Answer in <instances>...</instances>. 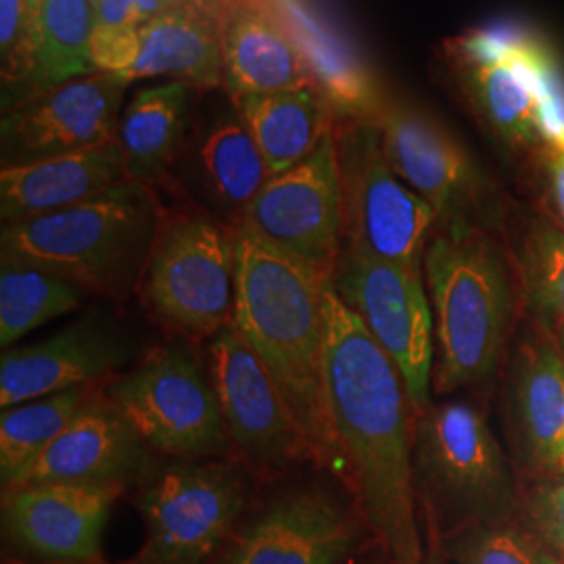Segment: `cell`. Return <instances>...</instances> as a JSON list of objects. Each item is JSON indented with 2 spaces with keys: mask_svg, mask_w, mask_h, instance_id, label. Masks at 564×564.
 Listing matches in <instances>:
<instances>
[{
  "mask_svg": "<svg viewBox=\"0 0 564 564\" xmlns=\"http://www.w3.org/2000/svg\"><path fill=\"white\" fill-rule=\"evenodd\" d=\"M326 393L351 491L393 564H423L412 479L416 412L402 375L360 318L326 291Z\"/></svg>",
  "mask_w": 564,
  "mask_h": 564,
  "instance_id": "1",
  "label": "cell"
},
{
  "mask_svg": "<svg viewBox=\"0 0 564 564\" xmlns=\"http://www.w3.org/2000/svg\"><path fill=\"white\" fill-rule=\"evenodd\" d=\"M232 239V324L279 384L318 466L345 485L326 393L330 274L265 241L249 224H235Z\"/></svg>",
  "mask_w": 564,
  "mask_h": 564,
  "instance_id": "2",
  "label": "cell"
},
{
  "mask_svg": "<svg viewBox=\"0 0 564 564\" xmlns=\"http://www.w3.org/2000/svg\"><path fill=\"white\" fill-rule=\"evenodd\" d=\"M163 214L155 188L121 182L67 209L2 224L0 258L36 265L86 295L121 305L137 295Z\"/></svg>",
  "mask_w": 564,
  "mask_h": 564,
  "instance_id": "3",
  "label": "cell"
},
{
  "mask_svg": "<svg viewBox=\"0 0 564 564\" xmlns=\"http://www.w3.org/2000/svg\"><path fill=\"white\" fill-rule=\"evenodd\" d=\"M423 272L435 324V393L487 383L505 356L512 314L510 270L496 232L437 230Z\"/></svg>",
  "mask_w": 564,
  "mask_h": 564,
  "instance_id": "4",
  "label": "cell"
},
{
  "mask_svg": "<svg viewBox=\"0 0 564 564\" xmlns=\"http://www.w3.org/2000/svg\"><path fill=\"white\" fill-rule=\"evenodd\" d=\"M464 101L508 151H564V74L554 51L517 25H489L445 42Z\"/></svg>",
  "mask_w": 564,
  "mask_h": 564,
  "instance_id": "5",
  "label": "cell"
},
{
  "mask_svg": "<svg viewBox=\"0 0 564 564\" xmlns=\"http://www.w3.org/2000/svg\"><path fill=\"white\" fill-rule=\"evenodd\" d=\"M375 542L351 491L312 466L262 485L207 564H343Z\"/></svg>",
  "mask_w": 564,
  "mask_h": 564,
  "instance_id": "6",
  "label": "cell"
},
{
  "mask_svg": "<svg viewBox=\"0 0 564 564\" xmlns=\"http://www.w3.org/2000/svg\"><path fill=\"white\" fill-rule=\"evenodd\" d=\"M137 297L167 339L207 345L232 323V226L203 209L165 212Z\"/></svg>",
  "mask_w": 564,
  "mask_h": 564,
  "instance_id": "7",
  "label": "cell"
},
{
  "mask_svg": "<svg viewBox=\"0 0 564 564\" xmlns=\"http://www.w3.org/2000/svg\"><path fill=\"white\" fill-rule=\"evenodd\" d=\"M107 400L165 460L232 458L218 393L199 345L165 339L102 384Z\"/></svg>",
  "mask_w": 564,
  "mask_h": 564,
  "instance_id": "8",
  "label": "cell"
},
{
  "mask_svg": "<svg viewBox=\"0 0 564 564\" xmlns=\"http://www.w3.org/2000/svg\"><path fill=\"white\" fill-rule=\"evenodd\" d=\"M412 479L416 502L440 535L445 519L458 527L491 523L510 505V468L505 452L473 403H431L414 419ZM454 529V531H456Z\"/></svg>",
  "mask_w": 564,
  "mask_h": 564,
  "instance_id": "9",
  "label": "cell"
},
{
  "mask_svg": "<svg viewBox=\"0 0 564 564\" xmlns=\"http://www.w3.org/2000/svg\"><path fill=\"white\" fill-rule=\"evenodd\" d=\"M262 484L232 458L170 460L134 489L144 542L128 564H207Z\"/></svg>",
  "mask_w": 564,
  "mask_h": 564,
  "instance_id": "10",
  "label": "cell"
},
{
  "mask_svg": "<svg viewBox=\"0 0 564 564\" xmlns=\"http://www.w3.org/2000/svg\"><path fill=\"white\" fill-rule=\"evenodd\" d=\"M343 249L423 270L437 214L395 174L375 121L337 120Z\"/></svg>",
  "mask_w": 564,
  "mask_h": 564,
  "instance_id": "11",
  "label": "cell"
},
{
  "mask_svg": "<svg viewBox=\"0 0 564 564\" xmlns=\"http://www.w3.org/2000/svg\"><path fill=\"white\" fill-rule=\"evenodd\" d=\"M232 460L262 485L318 466L272 375L230 323L207 343ZM321 468V466H318Z\"/></svg>",
  "mask_w": 564,
  "mask_h": 564,
  "instance_id": "12",
  "label": "cell"
},
{
  "mask_svg": "<svg viewBox=\"0 0 564 564\" xmlns=\"http://www.w3.org/2000/svg\"><path fill=\"white\" fill-rule=\"evenodd\" d=\"M375 123L387 162L433 207L437 230L496 232L500 224L496 184L440 121L408 102L387 99Z\"/></svg>",
  "mask_w": 564,
  "mask_h": 564,
  "instance_id": "13",
  "label": "cell"
},
{
  "mask_svg": "<svg viewBox=\"0 0 564 564\" xmlns=\"http://www.w3.org/2000/svg\"><path fill=\"white\" fill-rule=\"evenodd\" d=\"M330 286L395 364L416 414L431 405L435 324L423 270L343 249Z\"/></svg>",
  "mask_w": 564,
  "mask_h": 564,
  "instance_id": "14",
  "label": "cell"
},
{
  "mask_svg": "<svg viewBox=\"0 0 564 564\" xmlns=\"http://www.w3.org/2000/svg\"><path fill=\"white\" fill-rule=\"evenodd\" d=\"M121 496L72 485L2 487V563L109 564L102 535Z\"/></svg>",
  "mask_w": 564,
  "mask_h": 564,
  "instance_id": "15",
  "label": "cell"
},
{
  "mask_svg": "<svg viewBox=\"0 0 564 564\" xmlns=\"http://www.w3.org/2000/svg\"><path fill=\"white\" fill-rule=\"evenodd\" d=\"M241 223L289 256L333 274L343 251V186L335 128L310 158L268 178Z\"/></svg>",
  "mask_w": 564,
  "mask_h": 564,
  "instance_id": "16",
  "label": "cell"
},
{
  "mask_svg": "<svg viewBox=\"0 0 564 564\" xmlns=\"http://www.w3.org/2000/svg\"><path fill=\"white\" fill-rule=\"evenodd\" d=\"M139 343L107 305L86 310L48 339L9 347L0 360V408L74 387H99L137 358Z\"/></svg>",
  "mask_w": 564,
  "mask_h": 564,
  "instance_id": "17",
  "label": "cell"
},
{
  "mask_svg": "<svg viewBox=\"0 0 564 564\" xmlns=\"http://www.w3.org/2000/svg\"><path fill=\"white\" fill-rule=\"evenodd\" d=\"M123 93V82L93 72L7 109L0 121L2 167L116 141Z\"/></svg>",
  "mask_w": 564,
  "mask_h": 564,
  "instance_id": "18",
  "label": "cell"
},
{
  "mask_svg": "<svg viewBox=\"0 0 564 564\" xmlns=\"http://www.w3.org/2000/svg\"><path fill=\"white\" fill-rule=\"evenodd\" d=\"M158 468V456L99 387L59 437L9 485H72L126 494L139 489Z\"/></svg>",
  "mask_w": 564,
  "mask_h": 564,
  "instance_id": "19",
  "label": "cell"
},
{
  "mask_svg": "<svg viewBox=\"0 0 564 564\" xmlns=\"http://www.w3.org/2000/svg\"><path fill=\"white\" fill-rule=\"evenodd\" d=\"M178 167L199 209L235 226L270 178L262 151L235 102L191 130Z\"/></svg>",
  "mask_w": 564,
  "mask_h": 564,
  "instance_id": "20",
  "label": "cell"
},
{
  "mask_svg": "<svg viewBox=\"0 0 564 564\" xmlns=\"http://www.w3.org/2000/svg\"><path fill=\"white\" fill-rule=\"evenodd\" d=\"M281 21L314 88L341 121H377L387 97L381 84L341 32L310 0H260Z\"/></svg>",
  "mask_w": 564,
  "mask_h": 564,
  "instance_id": "21",
  "label": "cell"
},
{
  "mask_svg": "<svg viewBox=\"0 0 564 564\" xmlns=\"http://www.w3.org/2000/svg\"><path fill=\"white\" fill-rule=\"evenodd\" d=\"M128 181L118 141L0 167V220L21 223L93 199Z\"/></svg>",
  "mask_w": 564,
  "mask_h": 564,
  "instance_id": "22",
  "label": "cell"
},
{
  "mask_svg": "<svg viewBox=\"0 0 564 564\" xmlns=\"http://www.w3.org/2000/svg\"><path fill=\"white\" fill-rule=\"evenodd\" d=\"M218 28L228 99L314 86L281 21L260 0L223 7Z\"/></svg>",
  "mask_w": 564,
  "mask_h": 564,
  "instance_id": "23",
  "label": "cell"
},
{
  "mask_svg": "<svg viewBox=\"0 0 564 564\" xmlns=\"http://www.w3.org/2000/svg\"><path fill=\"white\" fill-rule=\"evenodd\" d=\"M199 88L170 80L141 88L121 111L116 141L128 181L160 186L178 167L193 126V99Z\"/></svg>",
  "mask_w": 564,
  "mask_h": 564,
  "instance_id": "24",
  "label": "cell"
},
{
  "mask_svg": "<svg viewBox=\"0 0 564 564\" xmlns=\"http://www.w3.org/2000/svg\"><path fill=\"white\" fill-rule=\"evenodd\" d=\"M512 421L524 460L545 479L564 475V356L552 339L524 345L512 375Z\"/></svg>",
  "mask_w": 564,
  "mask_h": 564,
  "instance_id": "25",
  "label": "cell"
},
{
  "mask_svg": "<svg viewBox=\"0 0 564 564\" xmlns=\"http://www.w3.org/2000/svg\"><path fill=\"white\" fill-rule=\"evenodd\" d=\"M172 78L202 90L224 82L218 15L197 0L165 11L139 30V55L123 82Z\"/></svg>",
  "mask_w": 564,
  "mask_h": 564,
  "instance_id": "26",
  "label": "cell"
},
{
  "mask_svg": "<svg viewBox=\"0 0 564 564\" xmlns=\"http://www.w3.org/2000/svg\"><path fill=\"white\" fill-rule=\"evenodd\" d=\"M230 101L258 142L270 176L310 158L337 123L335 111L314 86Z\"/></svg>",
  "mask_w": 564,
  "mask_h": 564,
  "instance_id": "27",
  "label": "cell"
},
{
  "mask_svg": "<svg viewBox=\"0 0 564 564\" xmlns=\"http://www.w3.org/2000/svg\"><path fill=\"white\" fill-rule=\"evenodd\" d=\"M95 32V0H39L34 69L21 102L93 74Z\"/></svg>",
  "mask_w": 564,
  "mask_h": 564,
  "instance_id": "28",
  "label": "cell"
},
{
  "mask_svg": "<svg viewBox=\"0 0 564 564\" xmlns=\"http://www.w3.org/2000/svg\"><path fill=\"white\" fill-rule=\"evenodd\" d=\"M102 387V384H99ZM99 387H74L11 405L0 416V481L13 484L53 444Z\"/></svg>",
  "mask_w": 564,
  "mask_h": 564,
  "instance_id": "29",
  "label": "cell"
},
{
  "mask_svg": "<svg viewBox=\"0 0 564 564\" xmlns=\"http://www.w3.org/2000/svg\"><path fill=\"white\" fill-rule=\"evenodd\" d=\"M86 293L30 263L0 258V345L15 347L42 324L80 310Z\"/></svg>",
  "mask_w": 564,
  "mask_h": 564,
  "instance_id": "30",
  "label": "cell"
},
{
  "mask_svg": "<svg viewBox=\"0 0 564 564\" xmlns=\"http://www.w3.org/2000/svg\"><path fill=\"white\" fill-rule=\"evenodd\" d=\"M524 300L542 323L564 337V228L533 218L519 249Z\"/></svg>",
  "mask_w": 564,
  "mask_h": 564,
  "instance_id": "31",
  "label": "cell"
},
{
  "mask_svg": "<svg viewBox=\"0 0 564 564\" xmlns=\"http://www.w3.org/2000/svg\"><path fill=\"white\" fill-rule=\"evenodd\" d=\"M431 540L456 564H564L540 538L502 521L466 524Z\"/></svg>",
  "mask_w": 564,
  "mask_h": 564,
  "instance_id": "32",
  "label": "cell"
},
{
  "mask_svg": "<svg viewBox=\"0 0 564 564\" xmlns=\"http://www.w3.org/2000/svg\"><path fill=\"white\" fill-rule=\"evenodd\" d=\"M39 0H0V74L4 111L23 101L36 55Z\"/></svg>",
  "mask_w": 564,
  "mask_h": 564,
  "instance_id": "33",
  "label": "cell"
},
{
  "mask_svg": "<svg viewBox=\"0 0 564 564\" xmlns=\"http://www.w3.org/2000/svg\"><path fill=\"white\" fill-rule=\"evenodd\" d=\"M527 512L538 538L564 561V475L545 479L531 494Z\"/></svg>",
  "mask_w": 564,
  "mask_h": 564,
  "instance_id": "34",
  "label": "cell"
},
{
  "mask_svg": "<svg viewBox=\"0 0 564 564\" xmlns=\"http://www.w3.org/2000/svg\"><path fill=\"white\" fill-rule=\"evenodd\" d=\"M186 0H95L97 30H141Z\"/></svg>",
  "mask_w": 564,
  "mask_h": 564,
  "instance_id": "35",
  "label": "cell"
},
{
  "mask_svg": "<svg viewBox=\"0 0 564 564\" xmlns=\"http://www.w3.org/2000/svg\"><path fill=\"white\" fill-rule=\"evenodd\" d=\"M544 162L547 197L554 205V212L564 228V151H552L542 155Z\"/></svg>",
  "mask_w": 564,
  "mask_h": 564,
  "instance_id": "36",
  "label": "cell"
},
{
  "mask_svg": "<svg viewBox=\"0 0 564 564\" xmlns=\"http://www.w3.org/2000/svg\"><path fill=\"white\" fill-rule=\"evenodd\" d=\"M423 564H444V552H442V547H440V544H437L435 540L429 542Z\"/></svg>",
  "mask_w": 564,
  "mask_h": 564,
  "instance_id": "37",
  "label": "cell"
},
{
  "mask_svg": "<svg viewBox=\"0 0 564 564\" xmlns=\"http://www.w3.org/2000/svg\"><path fill=\"white\" fill-rule=\"evenodd\" d=\"M360 556H362V552H358V554H356V556H351V558H349V561H347V563H343V564H364V561H360Z\"/></svg>",
  "mask_w": 564,
  "mask_h": 564,
  "instance_id": "38",
  "label": "cell"
},
{
  "mask_svg": "<svg viewBox=\"0 0 564 564\" xmlns=\"http://www.w3.org/2000/svg\"><path fill=\"white\" fill-rule=\"evenodd\" d=\"M558 345H561V349H563V356H564V337H561V339H558Z\"/></svg>",
  "mask_w": 564,
  "mask_h": 564,
  "instance_id": "39",
  "label": "cell"
}]
</instances>
